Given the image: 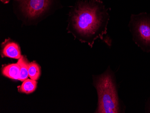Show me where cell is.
I'll return each instance as SVG.
<instances>
[{"mask_svg": "<svg viewBox=\"0 0 150 113\" xmlns=\"http://www.w3.org/2000/svg\"><path fill=\"white\" fill-rule=\"evenodd\" d=\"M28 75L31 79L34 80H38L40 75V70L39 66L36 62L29 63L28 67Z\"/></svg>", "mask_w": 150, "mask_h": 113, "instance_id": "obj_9", "label": "cell"}, {"mask_svg": "<svg viewBox=\"0 0 150 113\" xmlns=\"http://www.w3.org/2000/svg\"><path fill=\"white\" fill-rule=\"evenodd\" d=\"M18 10L25 18L35 21L50 10L55 0H16Z\"/></svg>", "mask_w": 150, "mask_h": 113, "instance_id": "obj_4", "label": "cell"}, {"mask_svg": "<svg viewBox=\"0 0 150 113\" xmlns=\"http://www.w3.org/2000/svg\"><path fill=\"white\" fill-rule=\"evenodd\" d=\"M11 0H1V1L4 3V4H7V3H9Z\"/></svg>", "mask_w": 150, "mask_h": 113, "instance_id": "obj_10", "label": "cell"}, {"mask_svg": "<svg viewBox=\"0 0 150 113\" xmlns=\"http://www.w3.org/2000/svg\"><path fill=\"white\" fill-rule=\"evenodd\" d=\"M129 27L133 39L142 50L150 51V16L146 13L132 15Z\"/></svg>", "mask_w": 150, "mask_h": 113, "instance_id": "obj_3", "label": "cell"}, {"mask_svg": "<svg viewBox=\"0 0 150 113\" xmlns=\"http://www.w3.org/2000/svg\"><path fill=\"white\" fill-rule=\"evenodd\" d=\"M110 16L101 0L80 1L69 14L67 30L76 38L92 48L95 40H104Z\"/></svg>", "mask_w": 150, "mask_h": 113, "instance_id": "obj_1", "label": "cell"}, {"mask_svg": "<svg viewBox=\"0 0 150 113\" xmlns=\"http://www.w3.org/2000/svg\"><path fill=\"white\" fill-rule=\"evenodd\" d=\"M2 73L6 77L18 80L20 75V66L17 63L6 65L2 68Z\"/></svg>", "mask_w": 150, "mask_h": 113, "instance_id": "obj_6", "label": "cell"}, {"mask_svg": "<svg viewBox=\"0 0 150 113\" xmlns=\"http://www.w3.org/2000/svg\"><path fill=\"white\" fill-rule=\"evenodd\" d=\"M17 63L20 66V75L18 80L24 81L29 77L28 67L29 63L25 56L22 55L21 57L18 59Z\"/></svg>", "mask_w": 150, "mask_h": 113, "instance_id": "obj_7", "label": "cell"}, {"mask_svg": "<svg viewBox=\"0 0 150 113\" xmlns=\"http://www.w3.org/2000/svg\"><path fill=\"white\" fill-rule=\"evenodd\" d=\"M23 82L22 85L18 87V92L26 94H30L35 91L37 87L36 80L27 79Z\"/></svg>", "mask_w": 150, "mask_h": 113, "instance_id": "obj_8", "label": "cell"}, {"mask_svg": "<svg viewBox=\"0 0 150 113\" xmlns=\"http://www.w3.org/2000/svg\"><path fill=\"white\" fill-rule=\"evenodd\" d=\"M93 85L98 96L97 109L95 113H120L115 76L110 66L102 75L93 76Z\"/></svg>", "mask_w": 150, "mask_h": 113, "instance_id": "obj_2", "label": "cell"}, {"mask_svg": "<svg viewBox=\"0 0 150 113\" xmlns=\"http://www.w3.org/2000/svg\"><path fill=\"white\" fill-rule=\"evenodd\" d=\"M1 53L3 57L19 59L22 56L18 44L10 38L5 40L1 44Z\"/></svg>", "mask_w": 150, "mask_h": 113, "instance_id": "obj_5", "label": "cell"}]
</instances>
